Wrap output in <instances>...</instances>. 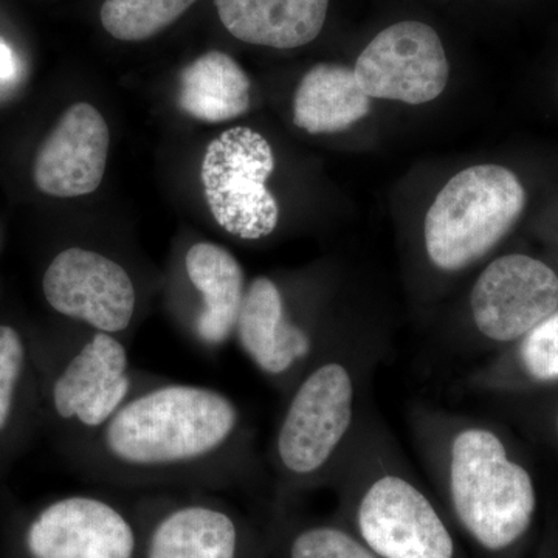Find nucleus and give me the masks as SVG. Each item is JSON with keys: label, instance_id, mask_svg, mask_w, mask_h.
Instances as JSON below:
<instances>
[{"label": "nucleus", "instance_id": "f257e3e1", "mask_svg": "<svg viewBox=\"0 0 558 558\" xmlns=\"http://www.w3.org/2000/svg\"><path fill=\"white\" fill-rule=\"evenodd\" d=\"M409 425L425 472L470 542L506 556L527 537L537 490L497 428L468 414L411 407Z\"/></svg>", "mask_w": 558, "mask_h": 558}, {"label": "nucleus", "instance_id": "f03ea898", "mask_svg": "<svg viewBox=\"0 0 558 558\" xmlns=\"http://www.w3.org/2000/svg\"><path fill=\"white\" fill-rule=\"evenodd\" d=\"M333 484L344 526L380 558H461L442 510L371 409Z\"/></svg>", "mask_w": 558, "mask_h": 558}, {"label": "nucleus", "instance_id": "7ed1b4c3", "mask_svg": "<svg viewBox=\"0 0 558 558\" xmlns=\"http://www.w3.org/2000/svg\"><path fill=\"white\" fill-rule=\"evenodd\" d=\"M387 351L373 337L329 340L290 388L274 444L279 475L296 486L333 483L369 410L371 380Z\"/></svg>", "mask_w": 558, "mask_h": 558}, {"label": "nucleus", "instance_id": "20e7f679", "mask_svg": "<svg viewBox=\"0 0 558 558\" xmlns=\"http://www.w3.org/2000/svg\"><path fill=\"white\" fill-rule=\"evenodd\" d=\"M240 424L236 403L222 392L167 385L124 403L105 425L102 442L128 468H174L216 453Z\"/></svg>", "mask_w": 558, "mask_h": 558}, {"label": "nucleus", "instance_id": "39448f33", "mask_svg": "<svg viewBox=\"0 0 558 558\" xmlns=\"http://www.w3.org/2000/svg\"><path fill=\"white\" fill-rule=\"evenodd\" d=\"M524 205L526 191L508 168L478 165L458 172L425 216L429 266L458 274L480 263L512 230Z\"/></svg>", "mask_w": 558, "mask_h": 558}, {"label": "nucleus", "instance_id": "423d86ee", "mask_svg": "<svg viewBox=\"0 0 558 558\" xmlns=\"http://www.w3.org/2000/svg\"><path fill=\"white\" fill-rule=\"evenodd\" d=\"M274 170L270 143L250 128H230L209 143L201 180L209 213L220 229L244 241L274 233L279 207L266 185Z\"/></svg>", "mask_w": 558, "mask_h": 558}, {"label": "nucleus", "instance_id": "0eeeda50", "mask_svg": "<svg viewBox=\"0 0 558 558\" xmlns=\"http://www.w3.org/2000/svg\"><path fill=\"white\" fill-rule=\"evenodd\" d=\"M558 310V277L527 255L492 260L470 292V325L488 344H513Z\"/></svg>", "mask_w": 558, "mask_h": 558}, {"label": "nucleus", "instance_id": "6e6552de", "mask_svg": "<svg viewBox=\"0 0 558 558\" xmlns=\"http://www.w3.org/2000/svg\"><path fill=\"white\" fill-rule=\"evenodd\" d=\"M355 76L369 98L424 105L449 81V61L438 33L416 21L385 28L360 54Z\"/></svg>", "mask_w": 558, "mask_h": 558}, {"label": "nucleus", "instance_id": "1a4fd4ad", "mask_svg": "<svg viewBox=\"0 0 558 558\" xmlns=\"http://www.w3.org/2000/svg\"><path fill=\"white\" fill-rule=\"evenodd\" d=\"M44 295L54 311L97 332H123L135 314V288L116 260L92 250L70 247L44 275Z\"/></svg>", "mask_w": 558, "mask_h": 558}, {"label": "nucleus", "instance_id": "9d476101", "mask_svg": "<svg viewBox=\"0 0 558 558\" xmlns=\"http://www.w3.org/2000/svg\"><path fill=\"white\" fill-rule=\"evenodd\" d=\"M234 336L260 373L289 388L329 343L314 326L290 314L281 289L267 277L247 286Z\"/></svg>", "mask_w": 558, "mask_h": 558}, {"label": "nucleus", "instance_id": "9b49d317", "mask_svg": "<svg viewBox=\"0 0 558 558\" xmlns=\"http://www.w3.org/2000/svg\"><path fill=\"white\" fill-rule=\"evenodd\" d=\"M35 558H132L131 524L108 502L70 497L40 512L28 531Z\"/></svg>", "mask_w": 558, "mask_h": 558}, {"label": "nucleus", "instance_id": "f8f14e48", "mask_svg": "<svg viewBox=\"0 0 558 558\" xmlns=\"http://www.w3.org/2000/svg\"><path fill=\"white\" fill-rule=\"evenodd\" d=\"M109 143L101 113L87 102L72 106L40 146L33 167L36 186L54 197L94 193L105 178Z\"/></svg>", "mask_w": 558, "mask_h": 558}, {"label": "nucleus", "instance_id": "ddd939ff", "mask_svg": "<svg viewBox=\"0 0 558 558\" xmlns=\"http://www.w3.org/2000/svg\"><path fill=\"white\" fill-rule=\"evenodd\" d=\"M128 392L126 348L110 333L97 332L54 381L53 405L65 421L105 427L124 405Z\"/></svg>", "mask_w": 558, "mask_h": 558}, {"label": "nucleus", "instance_id": "4468645a", "mask_svg": "<svg viewBox=\"0 0 558 558\" xmlns=\"http://www.w3.org/2000/svg\"><path fill=\"white\" fill-rule=\"evenodd\" d=\"M223 27L242 43L296 49L325 25L329 0H215Z\"/></svg>", "mask_w": 558, "mask_h": 558}, {"label": "nucleus", "instance_id": "2eb2a0df", "mask_svg": "<svg viewBox=\"0 0 558 558\" xmlns=\"http://www.w3.org/2000/svg\"><path fill=\"white\" fill-rule=\"evenodd\" d=\"M185 269L204 301L196 322L197 337L204 343L219 347L236 330L247 290L244 270L229 250L211 242H199L189 250Z\"/></svg>", "mask_w": 558, "mask_h": 558}, {"label": "nucleus", "instance_id": "dca6fc26", "mask_svg": "<svg viewBox=\"0 0 558 558\" xmlns=\"http://www.w3.org/2000/svg\"><path fill=\"white\" fill-rule=\"evenodd\" d=\"M369 110L371 98L360 87L354 69L322 62L301 80L293 123L310 134H333L365 119Z\"/></svg>", "mask_w": 558, "mask_h": 558}, {"label": "nucleus", "instance_id": "f3484780", "mask_svg": "<svg viewBox=\"0 0 558 558\" xmlns=\"http://www.w3.org/2000/svg\"><path fill=\"white\" fill-rule=\"evenodd\" d=\"M179 105L205 123L238 119L250 108L247 73L223 51H207L183 70Z\"/></svg>", "mask_w": 558, "mask_h": 558}, {"label": "nucleus", "instance_id": "a211bd4d", "mask_svg": "<svg viewBox=\"0 0 558 558\" xmlns=\"http://www.w3.org/2000/svg\"><path fill=\"white\" fill-rule=\"evenodd\" d=\"M236 523L222 510L189 506L160 521L148 558H238Z\"/></svg>", "mask_w": 558, "mask_h": 558}, {"label": "nucleus", "instance_id": "6ab92c4d", "mask_svg": "<svg viewBox=\"0 0 558 558\" xmlns=\"http://www.w3.org/2000/svg\"><path fill=\"white\" fill-rule=\"evenodd\" d=\"M515 379L535 385L558 381V310L517 341L508 355L473 369L465 387L470 391H497Z\"/></svg>", "mask_w": 558, "mask_h": 558}, {"label": "nucleus", "instance_id": "aec40b11", "mask_svg": "<svg viewBox=\"0 0 558 558\" xmlns=\"http://www.w3.org/2000/svg\"><path fill=\"white\" fill-rule=\"evenodd\" d=\"M196 0H106L100 17L112 38L138 43L170 27Z\"/></svg>", "mask_w": 558, "mask_h": 558}, {"label": "nucleus", "instance_id": "412c9836", "mask_svg": "<svg viewBox=\"0 0 558 558\" xmlns=\"http://www.w3.org/2000/svg\"><path fill=\"white\" fill-rule=\"evenodd\" d=\"M289 558H380L344 524H317L293 535Z\"/></svg>", "mask_w": 558, "mask_h": 558}, {"label": "nucleus", "instance_id": "4be33fe9", "mask_svg": "<svg viewBox=\"0 0 558 558\" xmlns=\"http://www.w3.org/2000/svg\"><path fill=\"white\" fill-rule=\"evenodd\" d=\"M24 366V344L10 326H0V429L9 422L14 391Z\"/></svg>", "mask_w": 558, "mask_h": 558}, {"label": "nucleus", "instance_id": "5701e85b", "mask_svg": "<svg viewBox=\"0 0 558 558\" xmlns=\"http://www.w3.org/2000/svg\"><path fill=\"white\" fill-rule=\"evenodd\" d=\"M16 72V61L13 51L3 40H0V80H9Z\"/></svg>", "mask_w": 558, "mask_h": 558}, {"label": "nucleus", "instance_id": "b1692460", "mask_svg": "<svg viewBox=\"0 0 558 558\" xmlns=\"http://www.w3.org/2000/svg\"><path fill=\"white\" fill-rule=\"evenodd\" d=\"M556 429H557V436H558V413H557V421H556Z\"/></svg>", "mask_w": 558, "mask_h": 558}]
</instances>
